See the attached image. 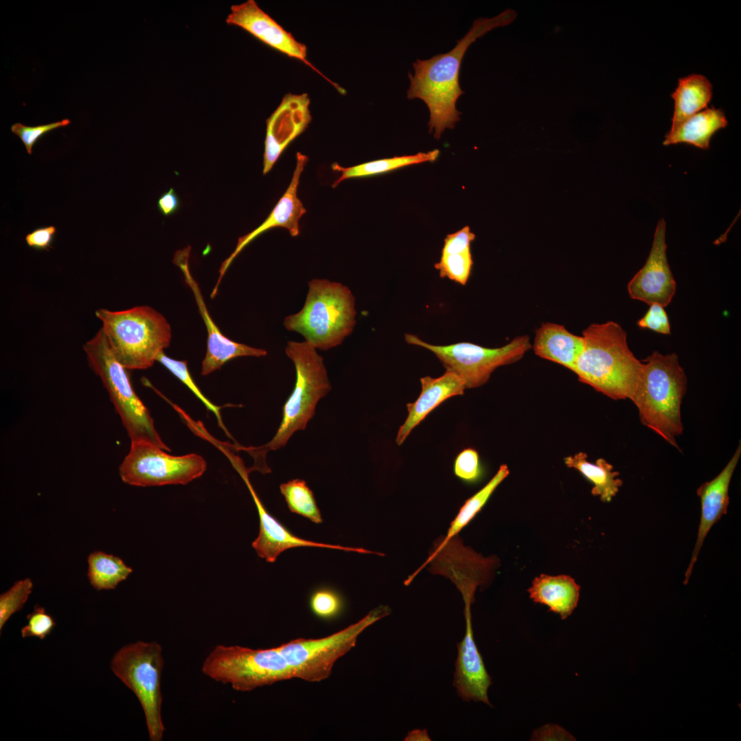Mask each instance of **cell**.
<instances>
[{"mask_svg":"<svg viewBox=\"0 0 741 741\" xmlns=\"http://www.w3.org/2000/svg\"><path fill=\"white\" fill-rule=\"evenodd\" d=\"M515 14L506 10L491 19H477L451 51L427 60L416 59L412 64L414 73H409L407 97L419 98L426 104L430 110L429 131L434 132L435 139H439L445 129L454 128L460 120L461 113L456 108V102L464 92L460 86L459 74L469 45L493 28L509 23Z\"/></svg>","mask_w":741,"mask_h":741,"instance_id":"obj_1","label":"cell"},{"mask_svg":"<svg viewBox=\"0 0 741 741\" xmlns=\"http://www.w3.org/2000/svg\"><path fill=\"white\" fill-rule=\"evenodd\" d=\"M83 349L90 367L108 391L131 442L145 441L170 451L156 430L148 410L134 392L128 369L113 355L102 329Z\"/></svg>","mask_w":741,"mask_h":741,"instance_id":"obj_7","label":"cell"},{"mask_svg":"<svg viewBox=\"0 0 741 741\" xmlns=\"http://www.w3.org/2000/svg\"><path fill=\"white\" fill-rule=\"evenodd\" d=\"M202 671L210 679L239 692L293 679L277 647L253 649L217 645L204 659Z\"/></svg>","mask_w":741,"mask_h":741,"instance_id":"obj_9","label":"cell"},{"mask_svg":"<svg viewBox=\"0 0 741 741\" xmlns=\"http://www.w3.org/2000/svg\"><path fill=\"white\" fill-rule=\"evenodd\" d=\"M454 472L457 478L465 483L478 482L483 474L478 452L473 448L461 451L455 458Z\"/></svg>","mask_w":741,"mask_h":741,"instance_id":"obj_36","label":"cell"},{"mask_svg":"<svg viewBox=\"0 0 741 741\" xmlns=\"http://www.w3.org/2000/svg\"><path fill=\"white\" fill-rule=\"evenodd\" d=\"M56 233L55 226L38 227L25 236L27 245L38 250H49L51 248Z\"/></svg>","mask_w":741,"mask_h":741,"instance_id":"obj_41","label":"cell"},{"mask_svg":"<svg viewBox=\"0 0 741 741\" xmlns=\"http://www.w3.org/2000/svg\"><path fill=\"white\" fill-rule=\"evenodd\" d=\"M582 336L583 349L572 370L578 380L614 400H631L643 364L630 350L624 329L614 321L593 323Z\"/></svg>","mask_w":741,"mask_h":741,"instance_id":"obj_2","label":"cell"},{"mask_svg":"<svg viewBox=\"0 0 741 741\" xmlns=\"http://www.w3.org/2000/svg\"><path fill=\"white\" fill-rule=\"evenodd\" d=\"M307 93L285 95L266 120L263 174L269 172L287 146L311 120Z\"/></svg>","mask_w":741,"mask_h":741,"instance_id":"obj_18","label":"cell"},{"mask_svg":"<svg viewBox=\"0 0 741 741\" xmlns=\"http://www.w3.org/2000/svg\"><path fill=\"white\" fill-rule=\"evenodd\" d=\"M509 472L508 466L502 464L491 480L464 502L455 519L451 521L447 535L443 537L445 540L458 535V532L473 519L488 502L497 487L508 475Z\"/></svg>","mask_w":741,"mask_h":741,"instance_id":"obj_30","label":"cell"},{"mask_svg":"<svg viewBox=\"0 0 741 741\" xmlns=\"http://www.w3.org/2000/svg\"><path fill=\"white\" fill-rule=\"evenodd\" d=\"M390 613L388 606L380 605L358 622L330 635L295 639L277 648L293 678L319 682L330 676L335 663L355 647L357 637L366 628Z\"/></svg>","mask_w":741,"mask_h":741,"instance_id":"obj_10","label":"cell"},{"mask_svg":"<svg viewBox=\"0 0 741 741\" xmlns=\"http://www.w3.org/2000/svg\"><path fill=\"white\" fill-rule=\"evenodd\" d=\"M666 224L661 219L656 227L652 248L644 266L628 284L631 298L648 305L658 303L666 307L671 302L677 283L666 255Z\"/></svg>","mask_w":741,"mask_h":741,"instance_id":"obj_16","label":"cell"},{"mask_svg":"<svg viewBox=\"0 0 741 741\" xmlns=\"http://www.w3.org/2000/svg\"><path fill=\"white\" fill-rule=\"evenodd\" d=\"M583 346L582 336L562 325L544 322L535 331L532 348L536 355L572 370Z\"/></svg>","mask_w":741,"mask_h":741,"instance_id":"obj_23","label":"cell"},{"mask_svg":"<svg viewBox=\"0 0 741 741\" xmlns=\"http://www.w3.org/2000/svg\"><path fill=\"white\" fill-rule=\"evenodd\" d=\"M649 305L650 307L646 314L637 321V325L641 328L648 329L659 333L670 334V322L664 307L658 303Z\"/></svg>","mask_w":741,"mask_h":741,"instance_id":"obj_39","label":"cell"},{"mask_svg":"<svg viewBox=\"0 0 741 741\" xmlns=\"http://www.w3.org/2000/svg\"><path fill=\"white\" fill-rule=\"evenodd\" d=\"M156 361L163 365L174 375L180 379L189 389L210 410L217 419L219 425L228 434L220 413V407L212 403L201 392L193 381L187 368L186 361L177 360L169 357L163 351L161 352Z\"/></svg>","mask_w":741,"mask_h":741,"instance_id":"obj_33","label":"cell"},{"mask_svg":"<svg viewBox=\"0 0 741 741\" xmlns=\"http://www.w3.org/2000/svg\"><path fill=\"white\" fill-rule=\"evenodd\" d=\"M641 377L631 401L641 423L680 450L676 438L683 432L681 406L687 377L676 353L654 351L642 362Z\"/></svg>","mask_w":741,"mask_h":741,"instance_id":"obj_3","label":"cell"},{"mask_svg":"<svg viewBox=\"0 0 741 741\" xmlns=\"http://www.w3.org/2000/svg\"><path fill=\"white\" fill-rule=\"evenodd\" d=\"M439 154L440 151L438 150H434L427 152H419L415 154L395 156L392 158L378 159L347 167H342L337 163H333L331 165L332 169L340 172L341 175L333 183L332 187H336L342 181L349 178L371 176L392 172L408 165L433 162L437 159Z\"/></svg>","mask_w":741,"mask_h":741,"instance_id":"obj_28","label":"cell"},{"mask_svg":"<svg viewBox=\"0 0 741 741\" xmlns=\"http://www.w3.org/2000/svg\"><path fill=\"white\" fill-rule=\"evenodd\" d=\"M163 666V649L156 642L137 641L125 645L110 663L113 672L138 698L151 741H161L165 729L161 714Z\"/></svg>","mask_w":741,"mask_h":741,"instance_id":"obj_8","label":"cell"},{"mask_svg":"<svg viewBox=\"0 0 741 741\" xmlns=\"http://www.w3.org/2000/svg\"><path fill=\"white\" fill-rule=\"evenodd\" d=\"M565 465L578 471L592 484L591 493L598 496L604 502H611L618 493L623 482L620 473L613 470V466L603 458L595 463L587 460L586 453L580 451L564 458Z\"/></svg>","mask_w":741,"mask_h":741,"instance_id":"obj_27","label":"cell"},{"mask_svg":"<svg viewBox=\"0 0 741 741\" xmlns=\"http://www.w3.org/2000/svg\"><path fill=\"white\" fill-rule=\"evenodd\" d=\"M740 455L741 445L739 443L733 456L722 471L713 480L702 484L697 489V495L700 498L701 506V518L697 539L690 564L685 572L684 584H687L690 579L693 567L709 531L714 524L727 513L729 503V487Z\"/></svg>","mask_w":741,"mask_h":741,"instance_id":"obj_21","label":"cell"},{"mask_svg":"<svg viewBox=\"0 0 741 741\" xmlns=\"http://www.w3.org/2000/svg\"><path fill=\"white\" fill-rule=\"evenodd\" d=\"M27 623L21 629L23 638L36 637L44 639L53 631L56 623L46 612L43 607L34 606L32 613L27 615Z\"/></svg>","mask_w":741,"mask_h":741,"instance_id":"obj_37","label":"cell"},{"mask_svg":"<svg viewBox=\"0 0 741 741\" xmlns=\"http://www.w3.org/2000/svg\"><path fill=\"white\" fill-rule=\"evenodd\" d=\"M180 205V199L172 187L163 193L157 200L158 209L164 216L175 213L179 209Z\"/></svg>","mask_w":741,"mask_h":741,"instance_id":"obj_43","label":"cell"},{"mask_svg":"<svg viewBox=\"0 0 741 741\" xmlns=\"http://www.w3.org/2000/svg\"><path fill=\"white\" fill-rule=\"evenodd\" d=\"M530 740H576L575 738L563 727L555 724H547L535 729Z\"/></svg>","mask_w":741,"mask_h":741,"instance_id":"obj_42","label":"cell"},{"mask_svg":"<svg viewBox=\"0 0 741 741\" xmlns=\"http://www.w3.org/2000/svg\"><path fill=\"white\" fill-rule=\"evenodd\" d=\"M430 563V572L449 578L461 593L464 609H471L478 587L488 584L499 560L495 556L484 557L469 547L464 546L458 535L448 540L437 539L422 567L405 582L408 585L421 569Z\"/></svg>","mask_w":741,"mask_h":741,"instance_id":"obj_13","label":"cell"},{"mask_svg":"<svg viewBox=\"0 0 741 741\" xmlns=\"http://www.w3.org/2000/svg\"><path fill=\"white\" fill-rule=\"evenodd\" d=\"M405 340L410 344L432 352L446 370L463 379L466 388L485 384L495 369L519 361L532 349L528 335L516 336L508 344L498 348H486L471 342L434 345L410 333L405 334Z\"/></svg>","mask_w":741,"mask_h":741,"instance_id":"obj_11","label":"cell"},{"mask_svg":"<svg viewBox=\"0 0 741 741\" xmlns=\"http://www.w3.org/2000/svg\"><path fill=\"white\" fill-rule=\"evenodd\" d=\"M420 381L421 391L419 397L414 402L407 403L408 415L397 432L398 445H402L413 429L440 404L450 397L462 395L467 389L462 379L447 370L439 377L427 376Z\"/></svg>","mask_w":741,"mask_h":741,"instance_id":"obj_22","label":"cell"},{"mask_svg":"<svg viewBox=\"0 0 741 741\" xmlns=\"http://www.w3.org/2000/svg\"><path fill=\"white\" fill-rule=\"evenodd\" d=\"M87 561L89 580L98 591L115 589L132 572L119 557L102 551L91 553Z\"/></svg>","mask_w":741,"mask_h":741,"instance_id":"obj_29","label":"cell"},{"mask_svg":"<svg viewBox=\"0 0 741 741\" xmlns=\"http://www.w3.org/2000/svg\"><path fill=\"white\" fill-rule=\"evenodd\" d=\"M728 124L725 112L714 106L706 108L684 121L665 136L663 145L687 143L698 148H709L713 135Z\"/></svg>","mask_w":741,"mask_h":741,"instance_id":"obj_25","label":"cell"},{"mask_svg":"<svg viewBox=\"0 0 741 741\" xmlns=\"http://www.w3.org/2000/svg\"><path fill=\"white\" fill-rule=\"evenodd\" d=\"M307 160L306 155L297 152L296 167L287 189L265 221L255 230L238 239L235 250L221 265L218 281L211 296L216 294L220 281L234 259L261 233L274 227H282L286 228L292 237L299 234V220L305 213L306 209L298 197L297 191L300 177Z\"/></svg>","mask_w":741,"mask_h":741,"instance_id":"obj_19","label":"cell"},{"mask_svg":"<svg viewBox=\"0 0 741 741\" xmlns=\"http://www.w3.org/2000/svg\"><path fill=\"white\" fill-rule=\"evenodd\" d=\"M115 357L127 369H146L169 346L172 331L165 318L149 306L95 311Z\"/></svg>","mask_w":741,"mask_h":741,"instance_id":"obj_5","label":"cell"},{"mask_svg":"<svg viewBox=\"0 0 741 741\" xmlns=\"http://www.w3.org/2000/svg\"><path fill=\"white\" fill-rule=\"evenodd\" d=\"M475 235L466 226L456 233L449 234L444 239L441 255L465 252L471 251V244Z\"/></svg>","mask_w":741,"mask_h":741,"instance_id":"obj_40","label":"cell"},{"mask_svg":"<svg viewBox=\"0 0 741 741\" xmlns=\"http://www.w3.org/2000/svg\"><path fill=\"white\" fill-rule=\"evenodd\" d=\"M225 21L228 25L241 27L270 47L303 61L331 83L340 93L344 91L342 88L329 80L307 60L306 45L296 40L291 33L265 12L255 1L248 0L232 5Z\"/></svg>","mask_w":741,"mask_h":741,"instance_id":"obj_15","label":"cell"},{"mask_svg":"<svg viewBox=\"0 0 741 741\" xmlns=\"http://www.w3.org/2000/svg\"><path fill=\"white\" fill-rule=\"evenodd\" d=\"M309 604L314 615L327 621L338 618L344 609V600L342 595L329 587L314 589L309 596Z\"/></svg>","mask_w":741,"mask_h":741,"instance_id":"obj_32","label":"cell"},{"mask_svg":"<svg viewBox=\"0 0 741 741\" xmlns=\"http://www.w3.org/2000/svg\"><path fill=\"white\" fill-rule=\"evenodd\" d=\"M71 123L69 119L36 126H27L21 123L11 126V131L17 135L23 143L27 152L32 154L34 145L45 134L61 127H65Z\"/></svg>","mask_w":741,"mask_h":741,"instance_id":"obj_38","label":"cell"},{"mask_svg":"<svg viewBox=\"0 0 741 741\" xmlns=\"http://www.w3.org/2000/svg\"><path fill=\"white\" fill-rule=\"evenodd\" d=\"M473 264L471 251L465 252L441 255L440 261L434 264L441 278H448L460 285H465L471 274Z\"/></svg>","mask_w":741,"mask_h":741,"instance_id":"obj_34","label":"cell"},{"mask_svg":"<svg viewBox=\"0 0 741 741\" xmlns=\"http://www.w3.org/2000/svg\"><path fill=\"white\" fill-rule=\"evenodd\" d=\"M231 461L246 483L257 509L259 531L257 537L252 543V547L260 558H264L268 563H274L283 552L298 547L325 548L345 552L376 554V552L361 548L316 542L294 535L266 509L249 480L250 471H247L242 460L234 457Z\"/></svg>","mask_w":741,"mask_h":741,"instance_id":"obj_14","label":"cell"},{"mask_svg":"<svg viewBox=\"0 0 741 741\" xmlns=\"http://www.w3.org/2000/svg\"><path fill=\"white\" fill-rule=\"evenodd\" d=\"M308 285L303 307L285 318L283 325L302 335L316 349L327 351L352 333L356 323L355 298L338 282L314 279Z\"/></svg>","mask_w":741,"mask_h":741,"instance_id":"obj_4","label":"cell"},{"mask_svg":"<svg viewBox=\"0 0 741 741\" xmlns=\"http://www.w3.org/2000/svg\"><path fill=\"white\" fill-rule=\"evenodd\" d=\"M206 469L207 462L200 455L172 456L152 443L134 441L119 465V474L128 484L146 487L187 484L202 475Z\"/></svg>","mask_w":741,"mask_h":741,"instance_id":"obj_12","label":"cell"},{"mask_svg":"<svg viewBox=\"0 0 741 741\" xmlns=\"http://www.w3.org/2000/svg\"><path fill=\"white\" fill-rule=\"evenodd\" d=\"M405 740H430V739L425 729H416L410 732Z\"/></svg>","mask_w":741,"mask_h":741,"instance_id":"obj_44","label":"cell"},{"mask_svg":"<svg viewBox=\"0 0 741 741\" xmlns=\"http://www.w3.org/2000/svg\"><path fill=\"white\" fill-rule=\"evenodd\" d=\"M580 587L567 575L536 577L528 589L530 599L547 606L549 611L567 619L577 607Z\"/></svg>","mask_w":741,"mask_h":741,"instance_id":"obj_24","label":"cell"},{"mask_svg":"<svg viewBox=\"0 0 741 741\" xmlns=\"http://www.w3.org/2000/svg\"><path fill=\"white\" fill-rule=\"evenodd\" d=\"M285 353L295 366V385L283 406L282 420L272 440L261 447H244L255 460L285 446L296 432L305 430L318 402L331 388L323 358L310 344L288 341Z\"/></svg>","mask_w":741,"mask_h":741,"instance_id":"obj_6","label":"cell"},{"mask_svg":"<svg viewBox=\"0 0 741 741\" xmlns=\"http://www.w3.org/2000/svg\"><path fill=\"white\" fill-rule=\"evenodd\" d=\"M464 614L466 631L463 639L457 644L453 685L463 701H480L492 707L488 697L491 678L474 640L471 610L464 611Z\"/></svg>","mask_w":741,"mask_h":741,"instance_id":"obj_20","label":"cell"},{"mask_svg":"<svg viewBox=\"0 0 741 741\" xmlns=\"http://www.w3.org/2000/svg\"><path fill=\"white\" fill-rule=\"evenodd\" d=\"M674 101L672 126L673 131L684 121L707 107L712 97V85L701 74H691L678 80V84L671 95Z\"/></svg>","mask_w":741,"mask_h":741,"instance_id":"obj_26","label":"cell"},{"mask_svg":"<svg viewBox=\"0 0 741 741\" xmlns=\"http://www.w3.org/2000/svg\"><path fill=\"white\" fill-rule=\"evenodd\" d=\"M279 488L290 512L300 515L315 524L322 523L320 510L316 504L314 493L305 480L293 479L281 484Z\"/></svg>","mask_w":741,"mask_h":741,"instance_id":"obj_31","label":"cell"},{"mask_svg":"<svg viewBox=\"0 0 741 741\" xmlns=\"http://www.w3.org/2000/svg\"><path fill=\"white\" fill-rule=\"evenodd\" d=\"M33 588L30 578L16 581L8 590L0 595V630L9 618L20 611L27 602Z\"/></svg>","mask_w":741,"mask_h":741,"instance_id":"obj_35","label":"cell"},{"mask_svg":"<svg viewBox=\"0 0 741 741\" xmlns=\"http://www.w3.org/2000/svg\"><path fill=\"white\" fill-rule=\"evenodd\" d=\"M191 248L187 246L177 251L174 262L181 270L185 281L191 289L200 314L207 330V347L202 363L201 375H207L220 369L228 360L238 357H262L267 351L262 349L252 347L238 343L226 338L213 321L206 307L198 284L191 276L189 268V256Z\"/></svg>","mask_w":741,"mask_h":741,"instance_id":"obj_17","label":"cell"}]
</instances>
